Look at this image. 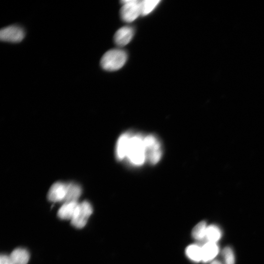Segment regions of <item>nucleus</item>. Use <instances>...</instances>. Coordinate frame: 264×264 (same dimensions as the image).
<instances>
[{"label":"nucleus","instance_id":"obj_11","mask_svg":"<svg viewBox=\"0 0 264 264\" xmlns=\"http://www.w3.org/2000/svg\"><path fill=\"white\" fill-rule=\"evenodd\" d=\"M201 247L202 261L204 263L212 261L219 251V246L216 242H207Z\"/></svg>","mask_w":264,"mask_h":264},{"label":"nucleus","instance_id":"obj_2","mask_svg":"<svg viewBox=\"0 0 264 264\" xmlns=\"http://www.w3.org/2000/svg\"><path fill=\"white\" fill-rule=\"evenodd\" d=\"M127 55L124 50L112 49L107 51L102 57L100 65L107 71H115L120 69L125 64Z\"/></svg>","mask_w":264,"mask_h":264},{"label":"nucleus","instance_id":"obj_1","mask_svg":"<svg viewBox=\"0 0 264 264\" xmlns=\"http://www.w3.org/2000/svg\"><path fill=\"white\" fill-rule=\"evenodd\" d=\"M126 158L131 164L135 166H140L144 164L147 159L144 136L139 133H131Z\"/></svg>","mask_w":264,"mask_h":264},{"label":"nucleus","instance_id":"obj_6","mask_svg":"<svg viewBox=\"0 0 264 264\" xmlns=\"http://www.w3.org/2000/svg\"><path fill=\"white\" fill-rule=\"evenodd\" d=\"M24 30L17 25H10L3 28L0 31V39L4 42L19 43L24 38Z\"/></svg>","mask_w":264,"mask_h":264},{"label":"nucleus","instance_id":"obj_12","mask_svg":"<svg viewBox=\"0 0 264 264\" xmlns=\"http://www.w3.org/2000/svg\"><path fill=\"white\" fill-rule=\"evenodd\" d=\"M13 264H27L29 260V253L24 248L14 249L9 256Z\"/></svg>","mask_w":264,"mask_h":264},{"label":"nucleus","instance_id":"obj_19","mask_svg":"<svg viewBox=\"0 0 264 264\" xmlns=\"http://www.w3.org/2000/svg\"><path fill=\"white\" fill-rule=\"evenodd\" d=\"M0 264H13V263L10 257L4 254L0 256Z\"/></svg>","mask_w":264,"mask_h":264},{"label":"nucleus","instance_id":"obj_14","mask_svg":"<svg viewBox=\"0 0 264 264\" xmlns=\"http://www.w3.org/2000/svg\"><path fill=\"white\" fill-rule=\"evenodd\" d=\"M81 194L82 188L79 184L69 183L68 191L65 202L77 201Z\"/></svg>","mask_w":264,"mask_h":264},{"label":"nucleus","instance_id":"obj_4","mask_svg":"<svg viewBox=\"0 0 264 264\" xmlns=\"http://www.w3.org/2000/svg\"><path fill=\"white\" fill-rule=\"evenodd\" d=\"M139 0H125L121 1L122 6L120 11L122 19L128 22L134 21L139 16L141 15Z\"/></svg>","mask_w":264,"mask_h":264},{"label":"nucleus","instance_id":"obj_9","mask_svg":"<svg viewBox=\"0 0 264 264\" xmlns=\"http://www.w3.org/2000/svg\"><path fill=\"white\" fill-rule=\"evenodd\" d=\"M77 201L65 202L59 209L58 217L62 220H72L79 206Z\"/></svg>","mask_w":264,"mask_h":264},{"label":"nucleus","instance_id":"obj_10","mask_svg":"<svg viewBox=\"0 0 264 264\" xmlns=\"http://www.w3.org/2000/svg\"><path fill=\"white\" fill-rule=\"evenodd\" d=\"M131 135L130 132H124L118 137L115 148V155L118 160L126 158L127 149Z\"/></svg>","mask_w":264,"mask_h":264},{"label":"nucleus","instance_id":"obj_13","mask_svg":"<svg viewBox=\"0 0 264 264\" xmlns=\"http://www.w3.org/2000/svg\"><path fill=\"white\" fill-rule=\"evenodd\" d=\"M187 256L192 261L198 262L202 261V247L197 244L187 246L185 250Z\"/></svg>","mask_w":264,"mask_h":264},{"label":"nucleus","instance_id":"obj_18","mask_svg":"<svg viewBox=\"0 0 264 264\" xmlns=\"http://www.w3.org/2000/svg\"><path fill=\"white\" fill-rule=\"evenodd\" d=\"M222 256L224 264H235V256L231 247L227 246L224 248L222 251Z\"/></svg>","mask_w":264,"mask_h":264},{"label":"nucleus","instance_id":"obj_17","mask_svg":"<svg viewBox=\"0 0 264 264\" xmlns=\"http://www.w3.org/2000/svg\"><path fill=\"white\" fill-rule=\"evenodd\" d=\"M207 226L206 222L204 221L198 222L193 229L192 232L193 237L197 240H201L205 238Z\"/></svg>","mask_w":264,"mask_h":264},{"label":"nucleus","instance_id":"obj_15","mask_svg":"<svg viewBox=\"0 0 264 264\" xmlns=\"http://www.w3.org/2000/svg\"><path fill=\"white\" fill-rule=\"evenodd\" d=\"M221 232L216 225H210L207 226L205 239L207 242H216L220 239Z\"/></svg>","mask_w":264,"mask_h":264},{"label":"nucleus","instance_id":"obj_7","mask_svg":"<svg viewBox=\"0 0 264 264\" xmlns=\"http://www.w3.org/2000/svg\"><path fill=\"white\" fill-rule=\"evenodd\" d=\"M69 183L58 181L50 188L47 198L51 202H64L67 196Z\"/></svg>","mask_w":264,"mask_h":264},{"label":"nucleus","instance_id":"obj_8","mask_svg":"<svg viewBox=\"0 0 264 264\" xmlns=\"http://www.w3.org/2000/svg\"><path fill=\"white\" fill-rule=\"evenodd\" d=\"M133 35V29L129 26H124L119 29L114 35L115 44L123 46L130 42Z\"/></svg>","mask_w":264,"mask_h":264},{"label":"nucleus","instance_id":"obj_16","mask_svg":"<svg viewBox=\"0 0 264 264\" xmlns=\"http://www.w3.org/2000/svg\"><path fill=\"white\" fill-rule=\"evenodd\" d=\"M160 2L159 0H140L141 15L146 16L150 14Z\"/></svg>","mask_w":264,"mask_h":264},{"label":"nucleus","instance_id":"obj_3","mask_svg":"<svg viewBox=\"0 0 264 264\" xmlns=\"http://www.w3.org/2000/svg\"><path fill=\"white\" fill-rule=\"evenodd\" d=\"M144 141L147 151V158L152 164H156L161 159L162 150L158 139L153 134L144 136Z\"/></svg>","mask_w":264,"mask_h":264},{"label":"nucleus","instance_id":"obj_5","mask_svg":"<svg viewBox=\"0 0 264 264\" xmlns=\"http://www.w3.org/2000/svg\"><path fill=\"white\" fill-rule=\"evenodd\" d=\"M92 212V206L88 201L79 203L77 210L71 220L72 225L77 228L84 227Z\"/></svg>","mask_w":264,"mask_h":264},{"label":"nucleus","instance_id":"obj_20","mask_svg":"<svg viewBox=\"0 0 264 264\" xmlns=\"http://www.w3.org/2000/svg\"><path fill=\"white\" fill-rule=\"evenodd\" d=\"M210 264H223L219 261L215 260L212 262V263H211Z\"/></svg>","mask_w":264,"mask_h":264}]
</instances>
